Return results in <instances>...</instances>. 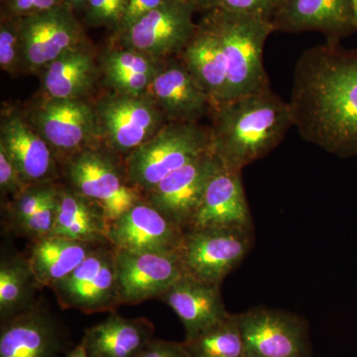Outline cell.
<instances>
[{"label": "cell", "instance_id": "f35d334b", "mask_svg": "<svg viewBox=\"0 0 357 357\" xmlns=\"http://www.w3.org/2000/svg\"><path fill=\"white\" fill-rule=\"evenodd\" d=\"M188 6H192L195 10H208L211 0H182Z\"/></svg>", "mask_w": 357, "mask_h": 357}, {"label": "cell", "instance_id": "d4e9b609", "mask_svg": "<svg viewBox=\"0 0 357 357\" xmlns=\"http://www.w3.org/2000/svg\"><path fill=\"white\" fill-rule=\"evenodd\" d=\"M109 220L105 211L66 184L59 185L55 225L50 236L84 243H109Z\"/></svg>", "mask_w": 357, "mask_h": 357}, {"label": "cell", "instance_id": "277c9868", "mask_svg": "<svg viewBox=\"0 0 357 357\" xmlns=\"http://www.w3.org/2000/svg\"><path fill=\"white\" fill-rule=\"evenodd\" d=\"M60 171L64 184L98 204L109 222L144 199L143 192L129 182L124 159L102 145L63 160Z\"/></svg>", "mask_w": 357, "mask_h": 357}, {"label": "cell", "instance_id": "7c38bea8", "mask_svg": "<svg viewBox=\"0 0 357 357\" xmlns=\"http://www.w3.org/2000/svg\"><path fill=\"white\" fill-rule=\"evenodd\" d=\"M115 273L121 305L159 299L185 275L177 252H131L115 249Z\"/></svg>", "mask_w": 357, "mask_h": 357}, {"label": "cell", "instance_id": "2e32d148", "mask_svg": "<svg viewBox=\"0 0 357 357\" xmlns=\"http://www.w3.org/2000/svg\"><path fill=\"white\" fill-rule=\"evenodd\" d=\"M184 234L144 198L109 223V243L131 252H177Z\"/></svg>", "mask_w": 357, "mask_h": 357}, {"label": "cell", "instance_id": "60d3db41", "mask_svg": "<svg viewBox=\"0 0 357 357\" xmlns=\"http://www.w3.org/2000/svg\"><path fill=\"white\" fill-rule=\"evenodd\" d=\"M65 4L72 6L73 8L76 9L84 8L86 6L88 0H63Z\"/></svg>", "mask_w": 357, "mask_h": 357}, {"label": "cell", "instance_id": "8992f818", "mask_svg": "<svg viewBox=\"0 0 357 357\" xmlns=\"http://www.w3.org/2000/svg\"><path fill=\"white\" fill-rule=\"evenodd\" d=\"M100 144L126 159L168 122L148 93H107L95 105Z\"/></svg>", "mask_w": 357, "mask_h": 357}, {"label": "cell", "instance_id": "f546056e", "mask_svg": "<svg viewBox=\"0 0 357 357\" xmlns=\"http://www.w3.org/2000/svg\"><path fill=\"white\" fill-rule=\"evenodd\" d=\"M59 185L60 184L56 182L30 185L24 191L11 199L6 208L4 222L7 229L13 232L21 223L34 215L42 204L57 192Z\"/></svg>", "mask_w": 357, "mask_h": 357}, {"label": "cell", "instance_id": "9c48e42d", "mask_svg": "<svg viewBox=\"0 0 357 357\" xmlns=\"http://www.w3.org/2000/svg\"><path fill=\"white\" fill-rule=\"evenodd\" d=\"M115 248L102 244L63 280L52 287L62 309L84 314L115 312L121 306L116 273Z\"/></svg>", "mask_w": 357, "mask_h": 357}, {"label": "cell", "instance_id": "44dd1931", "mask_svg": "<svg viewBox=\"0 0 357 357\" xmlns=\"http://www.w3.org/2000/svg\"><path fill=\"white\" fill-rule=\"evenodd\" d=\"M239 171L220 167L211 178L191 227L253 229Z\"/></svg>", "mask_w": 357, "mask_h": 357}, {"label": "cell", "instance_id": "ba28073f", "mask_svg": "<svg viewBox=\"0 0 357 357\" xmlns=\"http://www.w3.org/2000/svg\"><path fill=\"white\" fill-rule=\"evenodd\" d=\"M253 229L195 227L185 230L178 255L185 274L220 285L252 248Z\"/></svg>", "mask_w": 357, "mask_h": 357}, {"label": "cell", "instance_id": "7bdbcfd3", "mask_svg": "<svg viewBox=\"0 0 357 357\" xmlns=\"http://www.w3.org/2000/svg\"><path fill=\"white\" fill-rule=\"evenodd\" d=\"M274 1V10L275 9H276V7L279 6V4L281 3V2H283L284 0H273ZM274 10H273V13H274ZM273 14V13H272Z\"/></svg>", "mask_w": 357, "mask_h": 357}, {"label": "cell", "instance_id": "4fadbf2b", "mask_svg": "<svg viewBox=\"0 0 357 357\" xmlns=\"http://www.w3.org/2000/svg\"><path fill=\"white\" fill-rule=\"evenodd\" d=\"M18 20L23 67L29 72L41 70L68 49L86 41L75 9L68 4Z\"/></svg>", "mask_w": 357, "mask_h": 357}, {"label": "cell", "instance_id": "e575fe53", "mask_svg": "<svg viewBox=\"0 0 357 357\" xmlns=\"http://www.w3.org/2000/svg\"><path fill=\"white\" fill-rule=\"evenodd\" d=\"M27 187L6 150L0 147V190L2 194L8 195L13 199Z\"/></svg>", "mask_w": 357, "mask_h": 357}, {"label": "cell", "instance_id": "d6a6232c", "mask_svg": "<svg viewBox=\"0 0 357 357\" xmlns=\"http://www.w3.org/2000/svg\"><path fill=\"white\" fill-rule=\"evenodd\" d=\"M58 191L59 188L55 194L52 195L42 204L38 211L26 222L21 223L13 234L25 237L31 241L50 236L55 225Z\"/></svg>", "mask_w": 357, "mask_h": 357}, {"label": "cell", "instance_id": "ffe728a7", "mask_svg": "<svg viewBox=\"0 0 357 357\" xmlns=\"http://www.w3.org/2000/svg\"><path fill=\"white\" fill-rule=\"evenodd\" d=\"M182 321L185 340H191L229 318L220 285L185 274L159 298Z\"/></svg>", "mask_w": 357, "mask_h": 357}, {"label": "cell", "instance_id": "b9f144b4", "mask_svg": "<svg viewBox=\"0 0 357 357\" xmlns=\"http://www.w3.org/2000/svg\"><path fill=\"white\" fill-rule=\"evenodd\" d=\"M354 4V13H356V27H357V0H351Z\"/></svg>", "mask_w": 357, "mask_h": 357}, {"label": "cell", "instance_id": "d590c367", "mask_svg": "<svg viewBox=\"0 0 357 357\" xmlns=\"http://www.w3.org/2000/svg\"><path fill=\"white\" fill-rule=\"evenodd\" d=\"M63 3V0H3L4 13L2 14L21 18L50 10Z\"/></svg>", "mask_w": 357, "mask_h": 357}, {"label": "cell", "instance_id": "e0dca14e", "mask_svg": "<svg viewBox=\"0 0 357 357\" xmlns=\"http://www.w3.org/2000/svg\"><path fill=\"white\" fill-rule=\"evenodd\" d=\"M270 21L274 31H318L335 43L357 31L351 0H284Z\"/></svg>", "mask_w": 357, "mask_h": 357}, {"label": "cell", "instance_id": "9a60e30c", "mask_svg": "<svg viewBox=\"0 0 357 357\" xmlns=\"http://www.w3.org/2000/svg\"><path fill=\"white\" fill-rule=\"evenodd\" d=\"M70 345L67 326L40 306L1 323L0 357H60Z\"/></svg>", "mask_w": 357, "mask_h": 357}, {"label": "cell", "instance_id": "7a4b0ae2", "mask_svg": "<svg viewBox=\"0 0 357 357\" xmlns=\"http://www.w3.org/2000/svg\"><path fill=\"white\" fill-rule=\"evenodd\" d=\"M210 114L211 150L239 172L273 151L294 126L289 103L270 88L213 105Z\"/></svg>", "mask_w": 357, "mask_h": 357}, {"label": "cell", "instance_id": "52a82bcc", "mask_svg": "<svg viewBox=\"0 0 357 357\" xmlns=\"http://www.w3.org/2000/svg\"><path fill=\"white\" fill-rule=\"evenodd\" d=\"M28 121L50 146L59 164L86 148L100 144L95 105L86 98L45 96Z\"/></svg>", "mask_w": 357, "mask_h": 357}, {"label": "cell", "instance_id": "8fae6325", "mask_svg": "<svg viewBox=\"0 0 357 357\" xmlns=\"http://www.w3.org/2000/svg\"><path fill=\"white\" fill-rule=\"evenodd\" d=\"M195 13L182 0H168L116 37L121 47L167 60L180 55L194 36L198 26L192 20Z\"/></svg>", "mask_w": 357, "mask_h": 357}, {"label": "cell", "instance_id": "30bf717a", "mask_svg": "<svg viewBox=\"0 0 357 357\" xmlns=\"http://www.w3.org/2000/svg\"><path fill=\"white\" fill-rule=\"evenodd\" d=\"M236 318L246 357H312L309 326L297 314L256 307Z\"/></svg>", "mask_w": 357, "mask_h": 357}, {"label": "cell", "instance_id": "4316f807", "mask_svg": "<svg viewBox=\"0 0 357 357\" xmlns=\"http://www.w3.org/2000/svg\"><path fill=\"white\" fill-rule=\"evenodd\" d=\"M165 61L121 46L103 52L100 68L103 82L114 93L142 96L147 93Z\"/></svg>", "mask_w": 357, "mask_h": 357}, {"label": "cell", "instance_id": "836d02e7", "mask_svg": "<svg viewBox=\"0 0 357 357\" xmlns=\"http://www.w3.org/2000/svg\"><path fill=\"white\" fill-rule=\"evenodd\" d=\"M210 9L229 13L252 14L270 20L274 10L273 0H211ZM208 9V10H210Z\"/></svg>", "mask_w": 357, "mask_h": 357}, {"label": "cell", "instance_id": "8d00e7d4", "mask_svg": "<svg viewBox=\"0 0 357 357\" xmlns=\"http://www.w3.org/2000/svg\"><path fill=\"white\" fill-rule=\"evenodd\" d=\"M167 1L168 0H128V7H126L123 18H122L121 26H119V30L114 33L115 36L126 31L141 18L144 17L148 13L158 8Z\"/></svg>", "mask_w": 357, "mask_h": 357}, {"label": "cell", "instance_id": "7402d4cb", "mask_svg": "<svg viewBox=\"0 0 357 357\" xmlns=\"http://www.w3.org/2000/svg\"><path fill=\"white\" fill-rule=\"evenodd\" d=\"M154 338L155 326L149 319L112 312L102 323L86 328L82 342L91 357H138Z\"/></svg>", "mask_w": 357, "mask_h": 357}, {"label": "cell", "instance_id": "ac0fdd59", "mask_svg": "<svg viewBox=\"0 0 357 357\" xmlns=\"http://www.w3.org/2000/svg\"><path fill=\"white\" fill-rule=\"evenodd\" d=\"M0 147L6 150L27 185L56 182L60 176L55 154L22 115H2Z\"/></svg>", "mask_w": 357, "mask_h": 357}, {"label": "cell", "instance_id": "f1b7e54d", "mask_svg": "<svg viewBox=\"0 0 357 357\" xmlns=\"http://www.w3.org/2000/svg\"><path fill=\"white\" fill-rule=\"evenodd\" d=\"M190 357H246L245 342L236 314L191 340H184Z\"/></svg>", "mask_w": 357, "mask_h": 357}, {"label": "cell", "instance_id": "5bb4252c", "mask_svg": "<svg viewBox=\"0 0 357 357\" xmlns=\"http://www.w3.org/2000/svg\"><path fill=\"white\" fill-rule=\"evenodd\" d=\"M222 165L211 149L170 174L145 192L144 198L185 231L191 227L211 178Z\"/></svg>", "mask_w": 357, "mask_h": 357}, {"label": "cell", "instance_id": "1f68e13d", "mask_svg": "<svg viewBox=\"0 0 357 357\" xmlns=\"http://www.w3.org/2000/svg\"><path fill=\"white\" fill-rule=\"evenodd\" d=\"M128 0H88L84 7L86 21L96 27L119 30L128 7Z\"/></svg>", "mask_w": 357, "mask_h": 357}, {"label": "cell", "instance_id": "ab89813d", "mask_svg": "<svg viewBox=\"0 0 357 357\" xmlns=\"http://www.w3.org/2000/svg\"><path fill=\"white\" fill-rule=\"evenodd\" d=\"M66 357H91L86 351V347L83 342H79L74 349H70L69 351L66 352Z\"/></svg>", "mask_w": 357, "mask_h": 357}, {"label": "cell", "instance_id": "4dcf8cb0", "mask_svg": "<svg viewBox=\"0 0 357 357\" xmlns=\"http://www.w3.org/2000/svg\"><path fill=\"white\" fill-rule=\"evenodd\" d=\"M23 66L22 42L20 20L1 14L0 22V67L3 72L14 75Z\"/></svg>", "mask_w": 357, "mask_h": 357}, {"label": "cell", "instance_id": "d6986e66", "mask_svg": "<svg viewBox=\"0 0 357 357\" xmlns=\"http://www.w3.org/2000/svg\"><path fill=\"white\" fill-rule=\"evenodd\" d=\"M147 93L168 122H198L213 109L211 96L181 58L167 59Z\"/></svg>", "mask_w": 357, "mask_h": 357}, {"label": "cell", "instance_id": "603a6c76", "mask_svg": "<svg viewBox=\"0 0 357 357\" xmlns=\"http://www.w3.org/2000/svg\"><path fill=\"white\" fill-rule=\"evenodd\" d=\"M98 68L86 41L68 49L41 70L47 96L86 98L95 88Z\"/></svg>", "mask_w": 357, "mask_h": 357}, {"label": "cell", "instance_id": "cb8c5ba5", "mask_svg": "<svg viewBox=\"0 0 357 357\" xmlns=\"http://www.w3.org/2000/svg\"><path fill=\"white\" fill-rule=\"evenodd\" d=\"M192 77L208 96L213 105L227 102L229 93L227 64L215 33L201 21L194 36L180 54Z\"/></svg>", "mask_w": 357, "mask_h": 357}, {"label": "cell", "instance_id": "6da1fadb", "mask_svg": "<svg viewBox=\"0 0 357 357\" xmlns=\"http://www.w3.org/2000/svg\"><path fill=\"white\" fill-rule=\"evenodd\" d=\"M288 103L302 138L340 158L357 157V50L328 41L307 49Z\"/></svg>", "mask_w": 357, "mask_h": 357}, {"label": "cell", "instance_id": "484cf974", "mask_svg": "<svg viewBox=\"0 0 357 357\" xmlns=\"http://www.w3.org/2000/svg\"><path fill=\"white\" fill-rule=\"evenodd\" d=\"M102 244L49 236L31 241L28 261L42 287H53Z\"/></svg>", "mask_w": 357, "mask_h": 357}, {"label": "cell", "instance_id": "5b68a950", "mask_svg": "<svg viewBox=\"0 0 357 357\" xmlns=\"http://www.w3.org/2000/svg\"><path fill=\"white\" fill-rule=\"evenodd\" d=\"M211 149L210 128L198 122H167L124 159L129 182L144 195Z\"/></svg>", "mask_w": 357, "mask_h": 357}, {"label": "cell", "instance_id": "74e56055", "mask_svg": "<svg viewBox=\"0 0 357 357\" xmlns=\"http://www.w3.org/2000/svg\"><path fill=\"white\" fill-rule=\"evenodd\" d=\"M138 357H190L184 342L154 338Z\"/></svg>", "mask_w": 357, "mask_h": 357}, {"label": "cell", "instance_id": "3957f363", "mask_svg": "<svg viewBox=\"0 0 357 357\" xmlns=\"http://www.w3.org/2000/svg\"><path fill=\"white\" fill-rule=\"evenodd\" d=\"M208 11L202 21L215 33L227 59V100L270 88L263 50L274 32L271 21L263 16L222 9Z\"/></svg>", "mask_w": 357, "mask_h": 357}, {"label": "cell", "instance_id": "83f0119b", "mask_svg": "<svg viewBox=\"0 0 357 357\" xmlns=\"http://www.w3.org/2000/svg\"><path fill=\"white\" fill-rule=\"evenodd\" d=\"M42 286L33 273L27 256L2 255L0 262V321L1 323L38 306L36 294Z\"/></svg>", "mask_w": 357, "mask_h": 357}]
</instances>
